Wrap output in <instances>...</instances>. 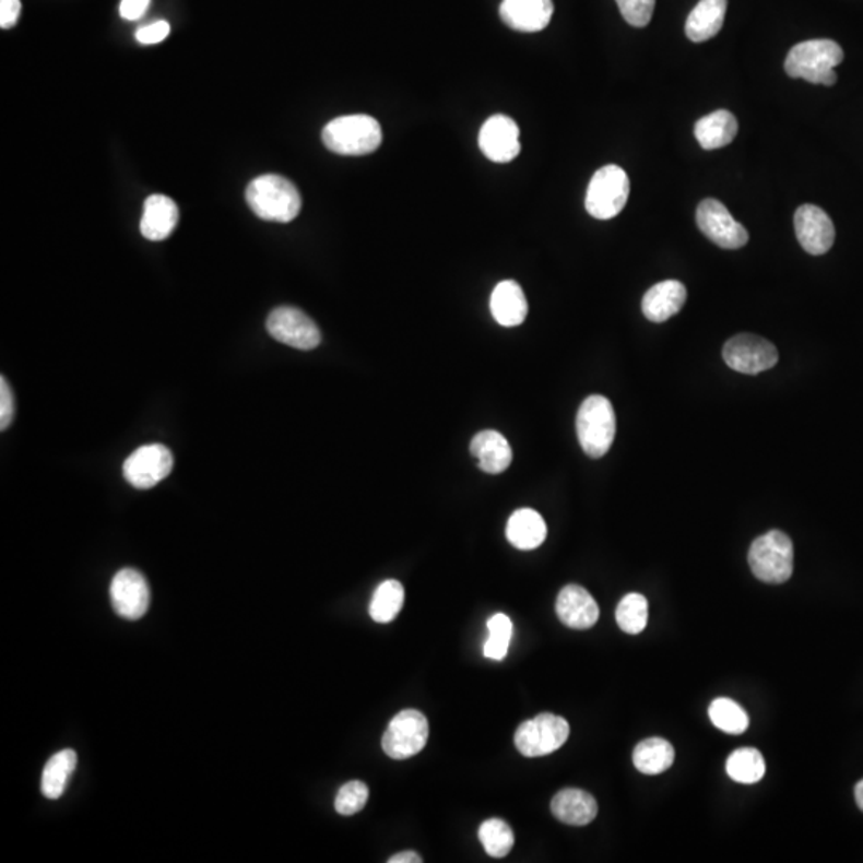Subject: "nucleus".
Wrapping results in <instances>:
<instances>
[{"label":"nucleus","mask_w":863,"mask_h":863,"mask_svg":"<svg viewBox=\"0 0 863 863\" xmlns=\"http://www.w3.org/2000/svg\"><path fill=\"white\" fill-rule=\"evenodd\" d=\"M247 203L255 215L271 223H289L302 212L298 188L281 175H262L248 185Z\"/></svg>","instance_id":"nucleus-1"},{"label":"nucleus","mask_w":863,"mask_h":863,"mask_svg":"<svg viewBox=\"0 0 863 863\" xmlns=\"http://www.w3.org/2000/svg\"><path fill=\"white\" fill-rule=\"evenodd\" d=\"M844 60V51L835 40H806L795 45L787 55L785 72L793 79H804L809 84L831 86L837 84L834 71Z\"/></svg>","instance_id":"nucleus-2"},{"label":"nucleus","mask_w":863,"mask_h":863,"mask_svg":"<svg viewBox=\"0 0 863 863\" xmlns=\"http://www.w3.org/2000/svg\"><path fill=\"white\" fill-rule=\"evenodd\" d=\"M322 140L327 150L340 155H367L381 146L382 129L367 114L338 117L324 126Z\"/></svg>","instance_id":"nucleus-3"},{"label":"nucleus","mask_w":863,"mask_h":863,"mask_svg":"<svg viewBox=\"0 0 863 863\" xmlns=\"http://www.w3.org/2000/svg\"><path fill=\"white\" fill-rule=\"evenodd\" d=\"M576 430L583 453L595 459L606 454L616 437V413L610 400L603 395L587 397L576 417Z\"/></svg>","instance_id":"nucleus-4"},{"label":"nucleus","mask_w":863,"mask_h":863,"mask_svg":"<svg viewBox=\"0 0 863 863\" xmlns=\"http://www.w3.org/2000/svg\"><path fill=\"white\" fill-rule=\"evenodd\" d=\"M752 572L766 583H783L793 575V542L783 531L772 530L752 544L748 552Z\"/></svg>","instance_id":"nucleus-5"},{"label":"nucleus","mask_w":863,"mask_h":863,"mask_svg":"<svg viewBox=\"0 0 863 863\" xmlns=\"http://www.w3.org/2000/svg\"><path fill=\"white\" fill-rule=\"evenodd\" d=\"M630 194V179L617 165H606L590 179L586 194V210L596 220H613L626 209Z\"/></svg>","instance_id":"nucleus-6"},{"label":"nucleus","mask_w":863,"mask_h":863,"mask_svg":"<svg viewBox=\"0 0 863 863\" xmlns=\"http://www.w3.org/2000/svg\"><path fill=\"white\" fill-rule=\"evenodd\" d=\"M569 737V724L565 718L541 713L524 721L516 733V747L527 758L554 754Z\"/></svg>","instance_id":"nucleus-7"},{"label":"nucleus","mask_w":863,"mask_h":863,"mask_svg":"<svg viewBox=\"0 0 863 863\" xmlns=\"http://www.w3.org/2000/svg\"><path fill=\"white\" fill-rule=\"evenodd\" d=\"M429 738V721L417 710H403L393 717L382 735V750L392 759L421 754Z\"/></svg>","instance_id":"nucleus-8"},{"label":"nucleus","mask_w":863,"mask_h":863,"mask_svg":"<svg viewBox=\"0 0 863 863\" xmlns=\"http://www.w3.org/2000/svg\"><path fill=\"white\" fill-rule=\"evenodd\" d=\"M696 220L700 233L724 250H737L747 245V229L734 220L720 200H702L697 206Z\"/></svg>","instance_id":"nucleus-9"},{"label":"nucleus","mask_w":863,"mask_h":863,"mask_svg":"<svg viewBox=\"0 0 863 863\" xmlns=\"http://www.w3.org/2000/svg\"><path fill=\"white\" fill-rule=\"evenodd\" d=\"M265 327L275 341L299 351H312L322 341L316 322L296 307L283 306L272 310Z\"/></svg>","instance_id":"nucleus-10"},{"label":"nucleus","mask_w":863,"mask_h":863,"mask_svg":"<svg viewBox=\"0 0 863 863\" xmlns=\"http://www.w3.org/2000/svg\"><path fill=\"white\" fill-rule=\"evenodd\" d=\"M728 367L744 375H758L775 367L779 362L776 345L755 334H737L723 347Z\"/></svg>","instance_id":"nucleus-11"},{"label":"nucleus","mask_w":863,"mask_h":863,"mask_svg":"<svg viewBox=\"0 0 863 863\" xmlns=\"http://www.w3.org/2000/svg\"><path fill=\"white\" fill-rule=\"evenodd\" d=\"M175 459L164 445L152 444L138 448L123 464V476L138 489L154 488L172 474Z\"/></svg>","instance_id":"nucleus-12"},{"label":"nucleus","mask_w":863,"mask_h":863,"mask_svg":"<svg viewBox=\"0 0 863 863\" xmlns=\"http://www.w3.org/2000/svg\"><path fill=\"white\" fill-rule=\"evenodd\" d=\"M110 602L117 616L141 619L150 610V583L138 569H120L110 582Z\"/></svg>","instance_id":"nucleus-13"},{"label":"nucleus","mask_w":863,"mask_h":863,"mask_svg":"<svg viewBox=\"0 0 863 863\" xmlns=\"http://www.w3.org/2000/svg\"><path fill=\"white\" fill-rule=\"evenodd\" d=\"M480 150L496 164H507L520 154V129L516 120L496 114L483 123L478 134Z\"/></svg>","instance_id":"nucleus-14"},{"label":"nucleus","mask_w":863,"mask_h":863,"mask_svg":"<svg viewBox=\"0 0 863 863\" xmlns=\"http://www.w3.org/2000/svg\"><path fill=\"white\" fill-rule=\"evenodd\" d=\"M795 233L803 250L814 257L827 253L835 244L834 223L816 205H801L796 210Z\"/></svg>","instance_id":"nucleus-15"},{"label":"nucleus","mask_w":863,"mask_h":863,"mask_svg":"<svg viewBox=\"0 0 863 863\" xmlns=\"http://www.w3.org/2000/svg\"><path fill=\"white\" fill-rule=\"evenodd\" d=\"M500 20L520 33H540L551 23L554 15L552 0H503Z\"/></svg>","instance_id":"nucleus-16"},{"label":"nucleus","mask_w":863,"mask_h":863,"mask_svg":"<svg viewBox=\"0 0 863 863\" xmlns=\"http://www.w3.org/2000/svg\"><path fill=\"white\" fill-rule=\"evenodd\" d=\"M555 610H557L558 619L566 627L576 628V630H586V628L595 626L600 617V607L593 596L583 587L575 586V583L561 589Z\"/></svg>","instance_id":"nucleus-17"},{"label":"nucleus","mask_w":863,"mask_h":863,"mask_svg":"<svg viewBox=\"0 0 863 863\" xmlns=\"http://www.w3.org/2000/svg\"><path fill=\"white\" fill-rule=\"evenodd\" d=\"M688 292L678 281H665L651 286L641 302V310L651 322H667L685 306Z\"/></svg>","instance_id":"nucleus-18"},{"label":"nucleus","mask_w":863,"mask_h":863,"mask_svg":"<svg viewBox=\"0 0 863 863\" xmlns=\"http://www.w3.org/2000/svg\"><path fill=\"white\" fill-rule=\"evenodd\" d=\"M179 220L175 200L167 196L154 194L144 202L140 229L147 240L161 241L172 236Z\"/></svg>","instance_id":"nucleus-19"},{"label":"nucleus","mask_w":863,"mask_h":863,"mask_svg":"<svg viewBox=\"0 0 863 863\" xmlns=\"http://www.w3.org/2000/svg\"><path fill=\"white\" fill-rule=\"evenodd\" d=\"M471 453L486 474H503L512 464V448L507 438L496 430L478 432L472 438Z\"/></svg>","instance_id":"nucleus-20"},{"label":"nucleus","mask_w":863,"mask_h":863,"mask_svg":"<svg viewBox=\"0 0 863 863\" xmlns=\"http://www.w3.org/2000/svg\"><path fill=\"white\" fill-rule=\"evenodd\" d=\"M555 819L572 827H583L595 819L599 804L590 793L579 789H565L554 796L551 804Z\"/></svg>","instance_id":"nucleus-21"},{"label":"nucleus","mask_w":863,"mask_h":863,"mask_svg":"<svg viewBox=\"0 0 863 863\" xmlns=\"http://www.w3.org/2000/svg\"><path fill=\"white\" fill-rule=\"evenodd\" d=\"M493 317L500 327H518L524 322L528 316V302L523 289L513 281L497 283L492 293Z\"/></svg>","instance_id":"nucleus-22"},{"label":"nucleus","mask_w":863,"mask_h":863,"mask_svg":"<svg viewBox=\"0 0 863 863\" xmlns=\"http://www.w3.org/2000/svg\"><path fill=\"white\" fill-rule=\"evenodd\" d=\"M728 0H700L686 20L685 33L690 43H706L720 33L726 16Z\"/></svg>","instance_id":"nucleus-23"},{"label":"nucleus","mask_w":863,"mask_h":863,"mask_svg":"<svg viewBox=\"0 0 863 863\" xmlns=\"http://www.w3.org/2000/svg\"><path fill=\"white\" fill-rule=\"evenodd\" d=\"M738 126L734 114L726 109L714 110L709 116L697 120L694 137L702 150H721L733 143Z\"/></svg>","instance_id":"nucleus-24"},{"label":"nucleus","mask_w":863,"mask_h":863,"mask_svg":"<svg viewBox=\"0 0 863 863\" xmlns=\"http://www.w3.org/2000/svg\"><path fill=\"white\" fill-rule=\"evenodd\" d=\"M506 536L513 547L534 551L547 537V524L536 510L518 509L507 521Z\"/></svg>","instance_id":"nucleus-25"},{"label":"nucleus","mask_w":863,"mask_h":863,"mask_svg":"<svg viewBox=\"0 0 863 863\" xmlns=\"http://www.w3.org/2000/svg\"><path fill=\"white\" fill-rule=\"evenodd\" d=\"M675 761V748L661 737H651L640 742L634 750V765L638 771L647 776H658L667 771Z\"/></svg>","instance_id":"nucleus-26"},{"label":"nucleus","mask_w":863,"mask_h":863,"mask_svg":"<svg viewBox=\"0 0 863 863\" xmlns=\"http://www.w3.org/2000/svg\"><path fill=\"white\" fill-rule=\"evenodd\" d=\"M78 766L74 750H61L51 756L43 772V793L45 799L58 800L63 796L69 779Z\"/></svg>","instance_id":"nucleus-27"},{"label":"nucleus","mask_w":863,"mask_h":863,"mask_svg":"<svg viewBox=\"0 0 863 863\" xmlns=\"http://www.w3.org/2000/svg\"><path fill=\"white\" fill-rule=\"evenodd\" d=\"M403 603H405V589L395 579H389L375 590L369 604V616L378 624L392 623L402 611Z\"/></svg>","instance_id":"nucleus-28"},{"label":"nucleus","mask_w":863,"mask_h":863,"mask_svg":"<svg viewBox=\"0 0 863 863\" xmlns=\"http://www.w3.org/2000/svg\"><path fill=\"white\" fill-rule=\"evenodd\" d=\"M726 772L734 782L750 785V783L759 782L765 777L766 761L761 752L756 750V748H738L728 758Z\"/></svg>","instance_id":"nucleus-29"},{"label":"nucleus","mask_w":863,"mask_h":863,"mask_svg":"<svg viewBox=\"0 0 863 863\" xmlns=\"http://www.w3.org/2000/svg\"><path fill=\"white\" fill-rule=\"evenodd\" d=\"M709 717L718 730L733 735L744 734L750 724L747 712L728 697H720L710 704Z\"/></svg>","instance_id":"nucleus-30"},{"label":"nucleus","mask_w":863,"mask_h":863,"mask_svg":"<svg viewBox=\"0 0 863 863\" xmlns=\"http://www.w3.org/2000/svg\"><path fill=\"white\" fill-rule=\"evenodd\" d=\"M478 838L485 848L486 854L492 858H506L512 851L513 837L512 828L507 821L500 819H488L480 825Z\"/></svg>","instance_id":"nucleus-31"},{"label":"nucleus","mask_w":863,"mask_h":863,"mask_svg":"<svg viewBox=\"0 0 863 863\" xmlns=\"http://www.w3.org/2000/svg\"><path fill=\"white\" fill-rule=\"evenodd\" d=\"M616 620L626 634H641L648 624V600L641 593H628L617 606Z\"/></svg>","instance_id":"nucleus-32"},{"label":"nucleus","mask_w":863,"mask_h":863,"mask_svg":"<svg viewBox=\"0 0 863 863\" xmlns=\"http://www.w3.org/2000/svg\"><path fill=\"white\" fill-rule=\"evenodd\" d=\"M512 630V620L506 614L497 613L495 616L489 617V637L486 640L485 648H483L485 658L503 661L507 655V651H509Z\"/></svg>","instance_id":"nucleus-33"},{"label":"nucleus","mask_w":863,"mask_h":863,"mask_svg":"<svg viewBox=\"0 0 863 863\" xmlns=\"http://www.w3.org/2000/svg\"><path fill=\"white\" fill-rule=\"evenodd\" d=\"M369 790L367 783L360 780H351L341 787L334 800V809L341 816H354L367 806Z\"/></svg>","instance_id":"nucleus-34"},{"label":"nucleus","mask_w":863,"mask_h":863,"mask_svg":"<svg viewBox=\"0 0 863 863\" xmlns=\"http://www.w3.org/2000/svg\"><path fill=\"white\" fill-rule=\"evenodd\" d=\"M620 15L630 26L645 27L651 22L655 0H616Z\"/></svg>","instance_id":"nucleus-35"},{"label":"nucleus","mask_w":863,"mask_h":863,"mask_svg":"<svg viewBox=\"0 0 863 863\" xmlns=\"http://www.w3.org/2000/svg\"><path fill=\"white\" fill-rule=\"evenodd\" d=\"M15 416V397L7 379L0 378V429L5 430Z\"/></svg>","instance_id":"nucleus-36"},{"label":"nucleus","mask_w":863,"mask_h":863,"mask_svg":"<svg viewBox=\"0 0 863 863\" xmlns=\"http://www.w3.org/2000/svg\"><path fill=\"white\" fill-rule=\"evenodd\" d=\"M168 34H170V24L161 20L140 27L137 31V40L143 45H154L167 39Z\"/></svg>","instance_id":"nucleus-37"},{"label":"nucleus","mask_w":863,"mask_h":863,"mask_svg":"<svg viewBox=\"0 0 863 863\" xmlns=\"http://www.w3.org/2000/svg\"><path fill=\"white\" fill-rule=\"evenodd\" d=\"M22 15V2L20 0H0V27L10 29L19 23Z\"/></svg>","instance_id":"nucleus-38"},{"label":"nucleus","mask_w":863,"mask_h":863,"mask_svg":"<svg viewBox=\"0 0 863 863\" xmlns=\"http://www.w3.org/2000/svg\"><path fill=\"white\" fill-rule=\"evenodd\" d=\"M151 0H122L119 7L120 16L127 22H137L146 15Z\"/></svg>","instance_id":"nucleus-39"},{"label":"nucleus","mask_w":863,"mask_h":863,"mask_svg":"<svg viewBox=\"0 0 863 863\" xmlns=\"http://www.w3.org/2000/svg\"><path fill=\"white\" fill-rule=\"evenodd\" d=\"M421 862H423L421 855L417 854V852H413V851L400 852V854L392 855V858L389 859V863H421Z\"/></svg>","instance_id":"nucleus-40"},{"label":"nucleus","mask_w":863,"mask_h":863,"mask_svg":"<svg viewBox=\"0 0 863 863\" xmlns=\"http://www.w3.org/2000/svg\"><path fill=\"white\" fill-rule=\"evenodd\" d=\"M855 801H858V806L861 807L863 811V780L855 785L854 790Z\"/></svg>","instance_id":"nucleus-41"}]
</instances>
